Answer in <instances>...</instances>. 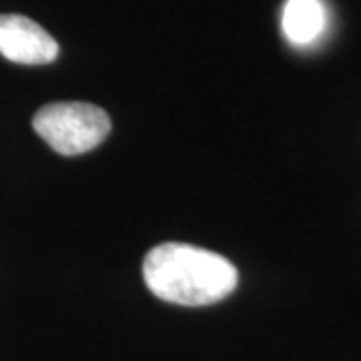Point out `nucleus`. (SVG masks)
<instances>
[{"label":"nucleus","instance_id":"obj_1","mask_svg":"<svg viewBox=\"0 0 361 361\" xmlns=\"http://www.w3.org/2000/svg\"><path fill=\"white\" fill-rule=\"evenodd\" d=\"M149 291L163 301L201 307L231 295L239 273L229 259L189 243H163L151 249L142 263Z\"/></svg>","mask_w":361,"mask_h":361},{"label":"nucleus","instance_id":"obj_2","mask_svg":"<svg viewBox=\"0 0 361 361\" xmlns=\"http://www.w3.org/2000/svg\"><path fill=\"white\" fill-rule=\"evenodd\" d=\"M32 129L59 155L75 157L97 149L111 133V118L89 103H52L37 111Z\"/></svg>","mask_w":361,"mask_h":361},{"label":"nucleus","instance_id":"obj_3","mask_svg":"<svg viewBox=\"0 0 361 361\" xmlns=\"http://www.w3.org/2000/svg\"><path fill=\"white\" fill-rule=\"evenodd\" d=\"M0 54L18 65H49L59 56V44L23 14H0Z\"/></svg>","mask_w":361,"mask_h":361},{"label":"nucleus","instance_id":"obj_4","mask_svg":"<svg viewBox=\"0 0 361 361\" xmlns=\"http://www.w3.org/2000/svg\"><path fill=\"white\" fill-rule=\"evenodd\" d=\"M327 26V11L322 0H287L281 28L295 47H307L319 39Z\"/></svg>","mask_w":361,"mask_h":361}]
</instances>
